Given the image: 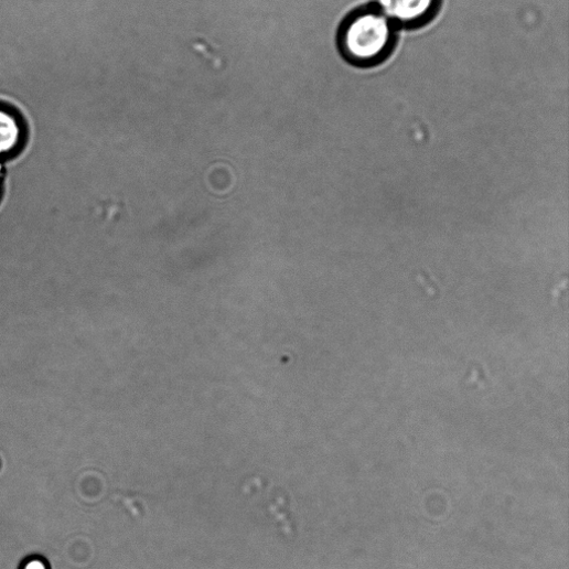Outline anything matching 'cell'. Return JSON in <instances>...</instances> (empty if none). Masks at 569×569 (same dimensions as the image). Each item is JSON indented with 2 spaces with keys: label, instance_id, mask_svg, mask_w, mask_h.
Returning a JSON list of instances; mask_svg holds the SVG:
<instances>
[{
  "label": "cell",
  "instance_id": "cell-1",
  "mask_svg": "<svg viewBox=\"0 0 569 569\" xmlns=\"http://www.w3.org/2000/svg\"><path fill=\"white\" fill-rule=\"evenodd\" d=\"M398 37L399 30L371 3L343 19L336 43L345 62L358 68H373L394 54Z\"/></svg>",
  "mask_w": 569,
  "mask_h": 569
},
{
  "label": "cell",
  "instance_id": "cell-2",
  "mask_svg": "<svg viewBox=\"0 0 569 569\" xmlns=\"http://www.w3.org/2000/svg\"><path fill=\"white\" fill-rule=\"evenodd\" d=\"M399 31L420 30L440 15L444 0H372Z\"/></svg>",
  "mask_w": 569,
  "mask_h": 569
},
{
  "label": "cell",
  "instance_id": "cell-3",
  "mask_svg": "<svg viewBox=\"0 0 569 569\" xmlns=\"http://www.w3.org/2000/svg\"><path fill=\"white\" fill-rule=\"evenodd\" d=\"M24 139L23 118L14 109L0 105V159L14 155L23 146Z\"/></svg>",
  "mask_w": 569,
  "mask_h": 569
},
{
  "label": "cell",
  "instance_id": "cell-4",
  "mask_svg": "<svg viewBox=\"0 0 569 569\" xmlns=\"http://www.w3.org/2000/svg\"><path fill=\"white\" fill-rule=\"evenodd\" d=\"M269 512L279 523H281L282 532L284 534H287L288 536H292L293 529H292V526H291L287 515L279 512L278 507L275 504L269 506Z\"/></svg>",
  "mask_w": 569,
  "mask_h": 569
},
{
  "label": "cell",
  "instance_id": "cell-5",
  "mask_svg": "<svg viewBox=\"0 0 569 569\" xmlns=\"http://www.w3.org/2000/svg\"><path fill=\"white\" fill-rule=\"evenodd\" d=\"M115 498L119 500L128 508V511L131 513L132 516H135V517H139L140 516L137 507L135 506V501L133 500L127 498V497H122V496H115Z\"/></svg>",
  "mask_w": 569,
  "mask_h": 569
},
{
  "label": "cell",
  "instance_id": "cell-6",
  "mask_svg": "<svg viewBox=\"0 0 569 569\" xmlns=\"http://www.w3.org/2000/svg\"><path fill=\"white\" fill-rule=\"evenodd\" d=\"M24 569H47V567L41 559H33L26 563Z\"/></svg>",
  "mask_w": 569,
  "mask_h": 569
}]
</instances>
